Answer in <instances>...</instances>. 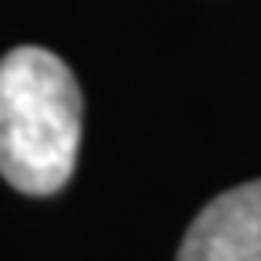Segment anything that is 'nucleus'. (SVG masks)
<instances>
[{"label": "nucleus", "mask_w": 261, "mask_h": 261, "mask_svg": "<svg viewBox=\"0 0 261 261\" xmlns=\"http://www.w3.org/2000/svg\"><path fill=\"white\" fill-rule=\"evenodd\" d=\"M84 98L47 47H15L0 62V171L25 196H55L76 167Z\"/></svg>", "instance_id": "f257e3e1"}, {"label": "nucleus", "mask_w": 261, "mask_h": 261, "mask_svg": "<svg viewBox=\"0 0 261 261\" xmlns=\"http://www.w3.org/2000/svg\"><path fill=\"white\" fill-rule=\"evenodd\" d=\"M178 261H261V178L214 196L189 225Z\"/></svg>", "instance_id": "f03ea898"}]
</instances>
